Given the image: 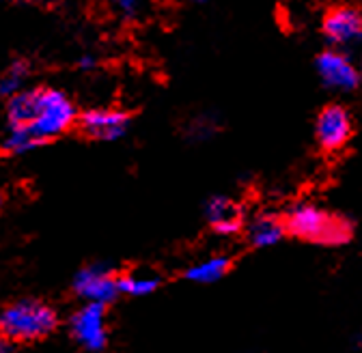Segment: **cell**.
I'll return each instance as SVG.
<instances>
[{"label": "cell", "instance_id": "1", "mask_svg": "<svg viewBox=\"0 0 362 353\" xmlns=\"http://www.w3.org/2000/svg\"><path fill=\"white\" fill-rule=\"evenodd\" d=\"M285 229L298 239L326 246H341L351 239V225L347 220L313 203H296L285 215Z\"/></svg>", "mask_w": 362, "mask_h": 353}, {"label": "cell", "instance_id": "2", "mask_svg": "<svg viewBox=\"0 0 362 353\" xmlns=\"http://www.w3.org/2000/svg\"><path fill=\"white\" fill-rule=\"evenodd\" d=\"M59 319L50 306L33 299H22L9 304L0 313V334H5L13 342H30L39 340L54 332Z\"/></svg>", "mask_w": 362, "mask_h": 353}, {"label": "cell", "instance_id": "3", "mask_svg": "<svg viewBox=\"0 0 362 353\" xmlns=\"http://www.w3.org/2000/svg\"><path fill=\"white\" fill-rule=\"evenodd\" d=\"M76 121V108L74 104L61 93L52 88H43L39 91L37 100V112L35 119L28 123L33 134L43 143L48 138H57L63 131H67Z\"/></svg>", "mask_w": 362, "mask_h": 353}, {"label": "cell", "instance_id": "4", "mask_svg": "<svg viewBox=\"0 0 362 353\" xmlns=\"http://www.w3.org/2000/svg\"><path fill=\"white\" fill-rule=\"evenodd\" d=\"M71 334L86 351H102L108 345L106 306L86 301L71 319Z\"/></svg>", "mask_w": 362, "mask_h": 353}, {"label": "cell", "instance_id": "5", "mask_svg": "<svg viewBox=\"0 0 362 353\" xmlns=\"http://www.w3.org/2000/svg\"><path fill=\"white\" fill-rule=\"evenodd\" d=\"M354 131L349 112L343 106H328L320 112L315 123V136L326 153H337L347 147Z\"/></svg>", "mask_w": 362, "mask_h": 353}, {"label": "cell", "instance_id": "6", "mask_svg": "<svg viewBox=\"0 0 362 353\" xmlns=\"http://www.w3.org/2000/svg\"><path fill=\"white\" fill-rule=\"evenodd\" d=\"M324 35L337 50H349L362 43V13L354 7H334L324 18Z\"/></svg>", "mask_w": 362, "mask_h": 353}, {"label": "cell", "instance_id": "7", "mask_svg": "<svg viewBox=\"0 0 362 353\" xmlns=\"http://www.w3.org/2000/svg\"><path fill=\"white\" fill-rule=\"evenodd\" d=\"M317 73L322 82L334 91L349 93L360 84V71L354 65V61L343 50H326L317 56Z\"/></svg>", "mask_w": 362, "mask_h": 353}, {"label": "cell", "instance_id": "8", "mask_svg": "<svg viewBox=\"0 0 362 353\" xmlns=\"http://www.w3.org/2000/svg\"><path fill=\"white\" fill-rule=\"evenodd\" d=\"M74 289L84 301H95L104 306L115 301L117 295L121 293L119 278L110 270L102 268V265H90V268L78 272L74 280Z\"/></svg>", "mask_w": 362, "mask_h": 353}, {"label": "cell", "instance_id": "9", "mask_svg": "<svg viewBox=\"0 0 362 353\" xmlns=\"http://www.w3.org/2000/svg\"><path fill=\"white\" fill-rule=\"evenodd\" d=\"M80 127L86 136L95 140H117L127 131L129 119L119 110H88L82 114Z\"/></svg>", "mask_w": 362, "mask_h": 353}, {"label": "cell", "instance_id": "10", "mask_svg": "<svg viewBox=\"0 0 362 353\" xmlns=\"http://www.w3.org/2000/svg\"><path fill=\"white\" fill-rule=\"evenodd\" d=\"M205 215L209 220V225L214 227V231L220 235H235L242 231L240 207L224 196H214L205 207Z\"/></svg>", "mask_w": 362, "mask_h": 353}, {"label": "cell", "instance_id": "11", "mask_svg": "<svg viewBox=\"0 0 362 353\" xmlns=\"http://www.w3.org/2000/svg\"><path fill=\"white\" fill-rule=\"evenodd\" d=\"M285 222L274 215H257L246 227V239L252 248H269L276 246L285 237Z\"/></svg>", "mask_w": 362, "mask_h": 353}, {"label": "cell", "instance_id": "12", "mask_svg": "<svg viewBox=\"0 0 362 353\" xmlns=\"http://www.w3.org/2000/svg\"><path fill=\"white\" fill-rule=\"evenodd\" d=\"M231 270V258L224 256V254H218V256H209L186 272V278L197 282V285H211V282H218L220 278H224Z\"/></svg>", "mask_w": 362, "mask_h": 353}, {"label": "cell", "instance_id": "13", "mask_svg": "<svg viewBox=\"0 0 362 353\" xmlns=\"http://www.w3.org/2000/svg\"><path fill=\"white\" fill-rule=\"evenodd\" d=\"M37 100H39V91H18L16 95H11L7 106V116L11 125H28L35 119Z\"/></svg>", "mask_w": 362, "mask_h": 353}, {"label": "cell", "instance_id": "14", "mask_svg": "<svg viewBox=\"0 0 362 353\" xmlns=\"http://www.w3.org/2000/svg\"><path fill=\"white\" fill-rule=\"evenodd\" d=\"M160 287V278L149 274V272H132L119 278V289L125 295H134V297H143L153 293Z\"/></svg>", "mask_w": 362, "mask_h": 353}, {"label": "cell", "instance_id": "15", "mask_svg": "<svg viewBox=\"0 0 362 353\" xmlns=\"http://www.w3.org/2000/svg\"><path fill=\"white\" fill-rule=\"evenodd\" d=\"M37 145H41V140L33 134L28 125H11V131L5 138V149L11 153H26Z\"/></svg>", "mask_w": 362, "mask_h": 353}, {"label": "cell", "instance_id": "16", "mask_svg": "<svg viewBox=\"0 0 362 353\" xmlns=\"http://www.w3.org/2000/svg\"><path fill=\"white\" fill-rule=\"evenodd\" d=\"M28 78V65L22 61H16L11 67L5 69V73L0 76V93L3 95H16L18 91H22V86Z\"/></svg>", "mask_w": 362, "mask_h": 353}, {"label": "cell", "instance_id": "17", "mask_svg": "<svg viewBox=\"0 0 362 353\" xmlns=\"http://www.w3.org/2000/svg\"><path fill=\"white\" fill-rule=\"evenodd\" d=\"M112 3L125 16H136V13H139V7H141V0H112Z\"/></svg>", "mask_w": 362, "mask_h": 353}, {"label": "cell", "instance_id": "18", "mask_svg": "<svg viewBox=\"0 0 362 353\" xmlns=\"http://www.w3.org/2000/svg\"><path fill=\"white\" fill-rule=\"evenodd\" d=\"M13 351V340L7 338L5 334H0V353H9Z\"/></svg>", "mask_w": 362, "mask_h": 353}, {"label": "cell", "instance_id": "19", "mask_svg": "<svg viewBox=\"0 0 362 353\" xmlns=\"http://www.w3.org/2000/svg\"><path fill=\"white\" fill-rule=\"evenodd\" d=\"M93 65H95V59L93 56H82V61H80V67L82 69H90Z\"/></svg>", "mask_w": 362, "mask_h": 353}, {"label": "cell", "instance_id": "20", "mask_svg": "<svg viewBox=\"0 0 362 353\" xmlns=\"http://www.w3.org/2000/svg\"><path fill=\"white\" fill-rule=\"evenodd\" d=\"M0 207H3V194H0Z\"/></svg>", "mask_w": 362, "mask_h": 353}, {"label": "cell", "instance_id": "21", "mask_svg": "<svg viewBox=\"0 0 362 353\" xmlns=\"http://www.w3.org/2000/svg\"><path fill=\"white\" fill-rule=\"evenodd\" d=\"M199 3H205V0H199Z\"/></svg>", "mask_w": 362, "mask_h": 353}]
</instances>
